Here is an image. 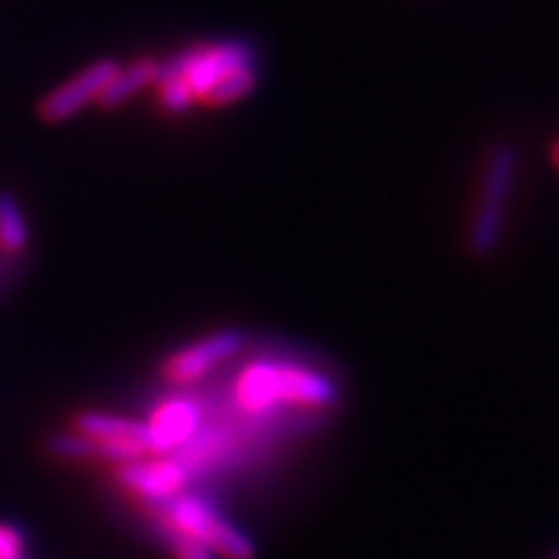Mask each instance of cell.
<instances>
[{
    "mask_svg": "<svg viewBox=\"0 0 559 559\" xmlns=\"http://www.w3.org/2000/svg\"><path fill=\"white\" fill-rule=\"evenodd\" d=\"M164 523L190 536L221 559H254V544L243 531L228 523L210 502L194 495H177L164 506Z\"/></svg>",
    "mask_w": 559,
    "mask_h": 559,
    "instance_id": "obj_1",
    "label": "cell"
},
{
    "mask_svg": "<svg viewBox=\"0 0 559 559\" xmlns=\"http://www.w3.org/2000/svg\"><path fill=\"white\" fill-rule=\"evenodd\" d=\"M73 430L83 432L96 443V459L130 464L145 459L148 451V428L138 419L104 415V412H83L73 419Z\"/></svg>",
    "mask_w": 559,
    "mask_h": 559,
    "instance_id": "obj_2",
    "label": "cell"
},
{
    "mask_svg": "<svg viewBox=\"0 0 559 559\" xmlns=\"http://www.w3.org/2000/svg\"><path fill=\"white\" fill-rule=\"evenodd\" d=\"M120 70L115 58H104L91 62L88 68H83L81 73H75L73 79H68L62 86H58L37 104V117L47 124L66 122L70 117L79 115L81 109H86L91 102H99L102 91L107 88L111 75Z\"/></svg>",
    "mask_w": 559,
    "mask_h": 559,
    "instance_id": "obj_3",
    "label": "cell"
},
{
    "mask_svg": "<svg viewBox=\"0 0 559 559\" xmlns=\"http://www.w3.org/2000/svg\"><path fill=\"white\" fill-rule=\"evenodd\" d=\"M267 400L270 407L290 404V407L324 409L337 402V386L317 370L267 362Z\"/></svg>",
    "mask_w": 559,
    "mask_h": 559,
    "instance_id": "obj_4",
    "label": "cell"
},
{
    "mask_svg": "<svg viewBox=\"0 0 559 559\" xmlns=\"http://www.w3.org/2000/svg\"><path fill=\"white\" fill-rule=\"evenodd\" d=\"M243 342H247V337H243L239 330H223L210 334V337L192 342V345L174 353L171 358L164 362V376L174 383L198 381L215 366H221V362L234 358L236 353H241Z\"/></svg>",
    "mask_w": 559,
    "mask_h": 559,
    "instance_id": "obj_5",
    "label": "cell"
},
{
    "mask_svg": "<svg viewBox=\"0 0 559 559\" xmlns=\"http://www.w3.org/2000/svg\"><path fill=\"white\" fill-rule=\"evenodd\" d=\"M117 479L135 498L166 506V502L181 492V485H185L187 477L177 461L138 459L130 461V464H122L117 469Z\"/></svg>",
    "mask_w": 559,
    "mask_h": 559,
    "instance_id": "obj_6",
    "label": "cell"
},
{
    "mask_svg": "<svg viewBox=\"0 0 559 559\" xmlns=\"http://www.w3.org/2000/svg\"><path fill=\"white\" fill-rule=\"evenodd\" d=\"M241 68H254V50L247 41H223V45L205 47L202 45L200 58L187 70L185 81L190 83L194 99L202 102V96L215 86L228 73Z\"/></svg>",
    "mask_w": 559,
    "mask_h": 559,
    "instance_id": "obj_7",
    "label": "cell"
},
{
    "mask_svg": "<svg viewBox=\"0 0 559 559\" xmlns=\"http://www.w3.org/2000/svg\"><path fill=\"white\" fill-rule=\"evenodd\" d=\"M200 423V412L192 402L171 400L164 407L156 409L145 428H148V451L151 453H169L171 449L185 443L192 436Z\"/></svg>",
    "mask_w": 559,
    "mask_h": 559,
    "instance_id": "obj_8",
    "label": "cell"
},
{
    "mask_svg": "<svg viewBox=\"0 0 559 559\" xmlns=\"http://www.w3.org/2000/svg\"><path fill=\"white\" fill-rule=\"evenodd\" d=\"M515 169H519V151L510 143H498L489 153L485 177H481V205L506 207V200L513 187Z\"/></svg>",
    "mask_w": 559,
    "mask_h": 559,
    "instance_id": "obj_9",
    "label": "cell"
},
{
    "mask_svg": "<svg viewBox=\"0 0 559 559\" xmlns=\"http://www.w3.org/2000/svg\"><path fill=\"white\" fill-rule=\"evenodd\" d=\"M156 68H158V60L143 58V60H135L124 70H117V73L111 75V81L107 83V88L102 91L99 107L104 109L120 107V104L132 99V96H135L138 91H143L148 83H156Z\"/></svg>",
    "mask_w": 559,
    "mask_h": 559,
    "instance_id": "obj_10",
    "label": "cell"
},
{
    "mask_svg": "<svg viewBox=\"0 0 559 559\" xmlns=\"http://www.w3.org/2000/svg\"><path fill=\"white\" fill-rule=\"evenodd\" d=\"M26 243H29V228H26L19 202L9 192H0V254H24Z\"/></svg>",
    "mask_w": 559,
    "mask_h": 559,
    "instance_id": "obj_11",
    "label": "cell"
},
{
    "mask_svg": "<svg viewBox=\"0 0 559 559\" xmlns=\"http://www.w3.org/2000/svg\"><path fill=\"white\" fill-rule=\"evenodd\" d=\"M502 221H506V207L481 205L479 202L477 215H474L472 230H469V247L474 254L477 257L492 254L495 247H498V241H500Z\"/></svg>",
    "mask_w": 559,
    "mask_h": 559,
    "instance_id": "obj_12",
    "label": "cell"
},
{
    "mask_svg": "<svg viewBox=\"0 0 559 559\" xmlns=\"http://www.w3.org/2000/svg\"><path fill=\"white\" fill-rule=\"evenodd\" d=\"M254 83H257L254 68L234 70V73H228L226 79H221L218 83H215V86L210 88L205 96H202V102L213 104V107H223V104H234V102L243 99V96H247L249 91L254 88Z\"/></svg>",
    "mask_w": 559,
    "mask_h": 559,
    "instance_id": "obj_13",
    "label": "cell"
},
{
    "mask_svg": "<svg viewBox=\"0 0 559 559\" xmlns=\"http://www.w3.org/2000/svg\"><path fill=\"white\" fill-rule=\"evenodd\" d=\"M47 451H50L52 456L66 459V461L96 459V443L79 430L55 432V436H50V440H47Z\"/></svg>",
    "mask_w": 559,
    "mask_h": 559,
    "instance_id": "obj_14",
    "label": "cell"
},
{
    "mask_svg": "<svg viewBox=\"0 0 559 559\" xmlns=\"http://www.w3.org/2000/svg\"><path fill=\"white\" fill-rule=\"evenodd\" d=\"M160 536L169 544L174 559H215L213 551L190 539V536L179 534V531L171 528L169 523H160Z\"/></svg>",
    "mask_w": 559,
    "mask_h": 559,
    "instance_id": "obj_15",
    "label": "cell"
},
{
    "mask_svg": "<svg viewBox=\"0 0 559 559\" xmlns=\"http://www.w3.org/2000/svg\"><path fill=\"white\" fill-rule=\"evenodd\" d=\"M158 102L169 115H179V111L190 109V104L194 102V94L190 88V83L185 79H174L166 83H158Z\"/></svg>",
    "mask_w": 559,
    "mask_h": 559,
    "instance_id": "obj_16",
    "label": "cell"
},
{
    "mask_svg": "<svg viewBox=\"0 0 559 559\" xmlns=\"http://www.w3.org/2000/svg\"><path fill=\"white\" fill-rule=\"evenodd\" d=\"M0 559H26L24 534L11 523H0Z\"/></svg>",
    "mask_w": 559,
    "mask_h": 559,
    "instance_id": "obj_17",
    "label": "cell"
},
{
    "mask_svg": "<svg viewBox=\"0 0 559 559\" xmlns=\"http://www.w3.org/2000/svg\"><path fill=\"white\" fill-rule=\"evenodd\" d=\"M551 158H555V164L559 166V140L555 143V151H551Z\"/></svg>",
    "mask_w": 559,
    "mask_h": 559,
    "instance_id": "obj_18",
    "label": "cell"
},
{
    "mask_svg": "<svg viewBox=\"0 0 559 559\" xmlns=\"http://www.w3.org/2000/svg\"><path fill=\"white\" fill-rule=\"evenodd\" d=\"M0 257H3V254H0ZM0 264H3V262H0Z\"/></svg>",
    "mask_w": 559,
    "mask_h": 559,
    "instance_id": "obj_19",
    "label": "cell"
}]
</instances>
